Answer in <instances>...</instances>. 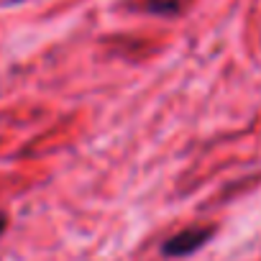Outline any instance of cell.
I'll use <instances>...</instances> for the list:
<instances>
[{
    "instance_id": "1",
    "label": "cell",
    "mask_w": 261,
    "mask_h": 261,
    "mask_svg": "<svg viewBox=\"0 0 261 261\" xmlns=\"http://www.w3.org/2000/svg\"><path fill=\"white\" fill-rule=\"evenodd\" d=\"M210 236V230H202V228H190L185 233H177L174 238H169V243L164 246V251L169 256H179V253H190L195 248H200L205 243V238Z\"/></svg>"
},
{
    "instance_id": "2",
    "label": "cell",
    "mask_w": 261,
    "mask_h": 261,
    "mask_svg": "<svg viewBox=\"0 0 261 261\" xmlns=\"http://www.w3.org/2000/svg\"><path fill=\"white\" fill-rule=\"evenodd\" d=\"M0 228H3V220H0Z\"/></svg>"
}]
</instances>
